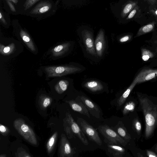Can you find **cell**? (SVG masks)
<instances>
[{
    "instance_id": "7c38bea8",
    "label": "cell",
    "mask_w": 157,
    "mask_h": 157,
    "mask_svg": "<svg viewBox=\"0 0 157 157\" xmlns=\"http://www.w3.org/2000/svg\"><path fill=\"white\" fill-rule=\"evenodd\" d=\"M95 47L97 55L102 56L105 48V39L104 33L102 30L99 31L94 41Z\"/></svg>"
},
{
    "instance_id": "e0dca14e",
    "label": "cell",
    "mask_w": 157,
    "mask_h": 157,
    "mask_svg": "<svg viewBox=\"0 0 157 157\" xmlns=\"http://www.w3.org/2000/svg\"><path fill=\"white\" fill-rule=\"evenodd\" d=\"M68 103L73 110L81 114L86 115L89 118H90L89 112L82 102H77L74 100H72L69 101Z\"/></svg>"
},
{
    "instance_id": "d6986e66",
    "label": "cell",
    "mask_w": 157,
    "mask_h": 157,
    "mask_svg": "<svg viewBox=\"0 0 157 157\" xmlns=\"http://www.w3.org/2000/svg\"><path fill=\"white\" fill-rule=\"evenodd\" d=\"M109 152L114 157H122L125 153V150L118 144H108Z\"/></svg>"
},
{
    "instance_id": "603a6c76",
    "label": "cell",
    "mask_w": 157,
    "mask_h": 157,
    "mask_svg": "<svg viewBox=\"0 0 157 157\" xmlns=\"http://www.w3.org/2000/svg\"><path fill=\"white\" fill-rule=\"evenodd\" d=\"M142 12L138 5H136L127 16L126 20L136 21L140 17Z\"/></svg>"
},
{
    "instance_id": "83f0119b",
    "label": "cell",
    "mask_w": 157,
    "mask_h": 157,
    "mask_svg": "<svg viewBox=\"0 0 157 157\" xmlns=\"http://www.w3.org/2000/svg\"><path fill=\"white\" fill-rule=\"evenodd\" d=\"M39 0H26L24 4V10H26L30 8Z\"/></svg>"
},
{
    "instance_id": "ffe728a7",
    "label": "cell",
    "mask_w": 157,
    "mask_h": 157,
    "mask_svg": "<svg viewBox=\"0 0 157 157\" xmlns=\"http://www.w3.org/2000/svg\"><path fill=\"white\" fill-rule=\"evenodd\" d=\"M83 86L85 87L93 92L100 91L103 89V86L101 83L95 80L88 81Z\"/></svg>"
},
{
    "instance_id": "5bb4252c",
    "label": "cell",
    "mask_w": 157,
    "mask_h": 157,
    "mask_svg": "<svg viewBox=\"0 0 157 157\" xmlns=\"http://www.w3.org/2000/svg\"><path fill=\"white\" fill-rule=\"evenodd\" d=\"M60 77H55L51 81L54 83V88L59 94L63 93L67 89L69 85L68 80Z\"/></svg>"
},
{
    "instance_id": "8d00e7d4",
    "label": "cell",
    "mask_w": 157,
    "mask_h": 157,
    "mask_svg": "<svg viewBox=\"0 0 157 157\" xmlns=\"http://www.w3.org/2000/svg\"><path fill=\"white\" fill-rule=\"evenodd\" d=\"M10 1H11V2H13L16 4L18 2V0H9Z\"/></svg>"
},
{
    "instance_id": "d590c367",
    "label": "cell",
    "mask_w": 157,
    "mask_h": 157,
    "mask_svg": "<svg viewBox=\"0 0 157 157\" xmlns=\"http://www.w3.org/2000/svg\"><path fill=\"white\" fill-rule=\"evenodd\" d=\"M0 131L1 132H4L6 131V128L2 125L0 126Z\"/></svg>"
},
{
    "instance_id": "cb8c5ba5",
    "label": "cell",
    "mask_w": 157,
    "mask_h": 157,
    "mask_svg": "<svg viewBox=\"0 0 157 157\" xmlns=\"http://www.w3.org/2000/svg\"><path fill=\"white\" fill-rule=\"evenodd\" d=\"M121 123L119 122L118 124L114 127L116 132L126 142L128 141L131 138L127 132L126 129L121 125Z\"/></svg>"
},
{
    "instance_id": "d6a6232c",
    "label": "cell",
    "mask_w": 157,
    "mask_h": 157,
    "mask_svg": "<svg viewBox=\"0 0 157 157\" xmlns=\"http://www.w3.org/2000/svg\"><path fill=\"white\" fill-rule=\"evenodd\" d=\"M50 103V100L48 98H46L43 102V105L44 107H46L48 106Z\"/></svg>"
},
{
    "instance_id": "d4e9b609",
    "label": "cell",
    "mask_w": 157,
    "mask_h": 157,
    "mask_svg": "<svg viewBox=\"0 0 157 157\" xmlns=\"http://www.w3.org/2000/svg\"><path fill=\"white\" fill-rule=\"evenodd\" d=\"M138 5V2L136 0L128 1L125 5L122 11V15L124 17L128 16L133 8Z\"/></svg>"
},
{
    "instance_id": "3957f363",
    "label": "cell",
    "mask_w": 157,
    "mask_h": 157,
    "mask_svg": "<svg viewBox=\"0 0 157 157\" xmlns=\"http://www.w3.org/2000/svg\"><path fill=\"white\" fill-rule=\"evenodd\" d=\"M43 70L46 78L60 77L78 72L81 70L79 67L72 65L44 67Z\"/></svg>"
},
{
    "instance_id": "f35d334b",
    "label": "cell",
    "mask_w": 157,
    "mask_h": 157,
    "mask_svg": "<svg viewBox=\"0 0 157 157\" xmlns=\"http://www.w3.org/2000/svg\"><path fill=\"white\" fill-rule=\"evenodd\" d=\"M156 151H157V146L156 147Z\"/></svg>"
},
{
    "instance_id": "e575fe53",
    "label": "cell",
    "mask_w": 157,
    "mask_h": 157,
    "mask_svg": "<svg viewBox=\"0 0 157 157\" xmlns=\"http://www.w3.org/2000/svg\"><path fill=\"white\" fill-rule=\"evenodd\" d=\"M0 19L1 21L4 24L6 25L7 24L6 22L3 17V15H2L1 12L0 13Z\"/></svg>"
},
{
    "instance_id": "44dd1931",
    "label": "cell",
    "mask_w": 157,
    "mask_h": 157,
    "mask_svg": "<svg viewBox=\"0 0 157 157\" xmlns=\"http://www.w3.org/2000/svg\"><path fill=\"white\" fill-rule=\"evenodd\" d=\"M136 83L137 82L135 78L130 85L117 100V103L119 106L122 105L124 104Z\"/></svg>"
},
{
    "instance_id": "7a4b0ae2",
    "label": "cell",
    "mask_w": 157,
    "mask_h": 157,
    "mask_svg": "<svg viewBox=\"0 0 157 157\" xmlns=\"http://www.w3.org/2000/svg\"><path fill=\"white\" fill-rule=\"evenodd\" d=\"M23 47L21 43L14 39L1 40L0 53L3 58H12L22 51Z\"/></svg>"
},
{
    "instance_id": "8fae6325",
    "label": "cell",
    "mask_w": 157,
    "mask_h": 157,
    "mask_svg": "<svg viewBox=\"0 0 157 157\" xmlns=\"http://www.w3.org/2000/svg\"><path fill=\"white\" fill-rule=\"evenodd\" d=\"M83 40L87 51L93 55H97L93 36L89 31L85 32L83 35Z\"/></svg>"
},
{
    "instance_id": "1f68e13d",
    "label": "cell",
    "mask_w": 157,
    "mask_h": 157,
    "mask_svg": "<svg viewBox=\"0 0 157 157\" xmlns=\"http://www.w3.org/2000/svg\"><path fill=\"white\" fill-rule=\"evenodd\" d=\"M147 155L149 157H156L157 155L153 152L147 150Z\"/></svg>"
},
{
    "instance_id": "ac0fdd59",
    "label": "cell",
    "mask_w": 157,
    "mask_h": 157,
    "mask_svg": "<svg viewBox=\"0 0 157 157\" xmlns=\"http://www.w3.org/2000/svg\"><path fill=\"white\" fill-rule=\"evenodd\" d=\"M52 7L51 4L49 2L43 1L38 3L30 11L32 14H40L49 10Z\"/></svg>"
},
{
    "instance_id": "4fadbf2b",
    "label": "cell",
    "mask_w": 157,
    "mask_h": 157,
    "mask_svg": "<svg viewBox=\"0 0 157 157\" xmlns=\"http://www.w3.org/2000/svg\"><path fill=\"white\" fill-rule=\"evenodd\" d=\"M17 129L26 139L28 141L32 143L31 138L33 141L34 144L36 143V140L35 136V134L33 131L29 127L25 124L23 123L20 126V127L17 126Z\"/></svg>"
},
{
    "instance_id": "2e32d148",
    "label": "cell",
    "mask_w": 157,
    "mask_h": 157,
    "mask_svg": "<svg viewBox=\"0 0 157 157\" xmlns=\"http://www.w3.org/2000/svg\"><path fill=\"white\" fill-rule=\"evenodd\" d=\"M142 13H146L150 10L157 9V0H136Z\"/></svg>"
},
{
    "instance_id": "30bf717a",
    "label": "cell",
    "mask_w": 157,
    "mask_h": 157,
    "mask_svg": "<svg viewBox=\"0 0 157 157\" xmlns=\"http://www.w3.org/2000/svg\"><path fill=\"white\" fill-rule=\"evenodd\" d=\"M20 40L32 53H37L35 45L29 34L25 31L21 29L19 33Z\"/></svg>"
},
{
    "instance_id": "6da1fadb",
    "label": "cell",
    "mask_w": 157,
    "mask_h": 157,
    "mask_svg": "<svg viewBox=\"0 0 157 157\" xmlns=\"http://www.w3.org/2000/svg\"><path fill=\"white\" fill-rule=\"evenodd\" d=\"M138 96L145 119V136L148 138L157 126V103H154L152 100L147 96L138 95Z\"/></svg>"
},
{
    "instance_id": "4316f807",
    "label": "cell",
    "mask_w": 157,
    "mask_h": 157,
    "mask_svg": "<svg viewBox=\"0 0 157 157\" xmlns=\"http://www.w3.org/2000/svg\"><path fill=\"white\" fill-rule=\"evenodd\" d=\"M135 107V103L132 101L127 103L124 107L123 113L124 115L132 111Z\"/></svg>"
},
{
    "instance_id": "277c9868",
    "label": "cell",
    "mask_w": 157,
    "mask_h": 157,
    "mask_svg": "<svg viewBox=\"0 0 157 157\" xmlns=\"http://www.w3.org/2000/svg\"><path fill=\"white\" fill-rule=\"evenodd\" d=\"M100 133L107 140L108 143L121 144L125 146L127 142L121 137L114 130L106 125L98 126V128Z\"/></svg>"
},
{
    "instance_id": "f1b7e54d",
    "label": "cell",
    "mask_w": 157,
    "mask_h": 157,
    "mask_svg": "<svg viewBox=\"0 0 157 157\" xmlns=\"http://www.w3.org/2000/svg\"><path fill=\"white\" fill-rule=\"evenodd\" d=\"M56 135V134L54 135L49 139L48 144H47V148L48 151H50L52 149V147L54 145L55 142V138Z\"/></svg>"
},
{
    "instance_id": "9c48e42d",
    "label": "cell",
    "mask_w": 157,
    "mask_h": 157,
    "mask_svg": "<svg viewBox=\"0 0 157 157\" xmlns=\"http://www.w3.org/2000/svg\"><path fill=\"white\" fill-rule=\"evenodd\" d=\"M157 76V69H144L141 70L135 78L137 83L151 80Z\"/></svg>"
},
{
    "instance_id": "74e56055",
    "label": "cell",
    "mask_w": 157,
    "mask_h": 157,
    "mask_svg": "<svg viewBox=\"0 0 157 157\" xmlns=\"http://www.w3.org/2000/svg\"><path fill=\"white\" fill-rule=\"evenodd\" d=\"M154 43H155V44H157V40L155 41L154 42Z\"/></svg>"
},
{
    "instance_id": "8992f818",
    "label": "cell",
    "mask_w": 157,
    "mask_h": 157,
    "mask_svg": "<svg viewBox=\"0 0 157 157\" xmlns=\"http://www.w3.org/2000/svg\"><path fill=\"white\" fill-rule=\"evenodd\" d=\"M67 120L69 124L72 132L81 140L83 144L85 145L88 144V141L85 135V134L82 130L81 128L78 124L75 122L69 113L67 115Z\"/></svg>"
},
{
    "instance_id": "4dcf8cb0",
    "label": "cell",
    "mask_w": 157,
    "mask_h": 157,
    "mask_svg": "<svg viewBox=\"0 0 157 157\" xmlns=\"http://www.w3.org/2000/svg\"><path fill=\"white\" fill-rule=\"evenodd\" d=\"M131 37L132 36L130 35H125L121 38L119 41L121 43L125 42L129 40Z\"/></svg>"
},
{
    "instance_id": "7402d4cb",
    "label": "cell",
    "mask_w": 157,
    "mask_h": 157,
    "mask_svg": "<svg viewBox=\"0 0 157 157\" xmlns=\"http://www.w3.org/2000/svg\"><path fill=\"white\" fill-rule=\"evenodd\" d=\"M62 141V153L63 156L72 157L75 153V151L70 146L69 142L67 139L63 138Z\"/></svg>"
},
{
    "instance_id": "836d02e7",
    "label": "cell",
    "mask_w": 157,
    "mask_h": 157,
    "mask_svg": "<svg viewBox=\"0 0 157 157\" xmlns=\"http://www.w3.org/2000/svg\"><path fill=\"white\" fill-rule=\"evenodd\" d=\"M7 2L11 10L13 12H15V9L11 3L9 1H7Z\"/></svg>"
},
{
    "instance_id": "9a60e30c",
    "label": "cell",
    "mask_w": 157,
    "mask_h": 157,
    "mask_svg": "<svg viewBox=\"0 0 157 157\" xmlns=\"http://www.w3.org/2000/svg\"><path fill=\"white\" fill-rule=\"evenodd\" d=\"M157 30V20H154L143 25L139 29L135 37H137Z\"/></svg>"
},
{
    "instance_id": "484cf974",
    "label": "cell",
    "mask_w": 157,
    "mask_h": 157,
    "mask_svg": "<svg viewBox=\"0 0 157 157\" xmlns=\"http://www.w3.org/2000/svg\"><path fill=\"white\" fill-rule=\"evenodd\" d=\"M141 51L142 58L144 61H147L150 59L152 58L154 56L153 53L146 48H142Z\"/></svg>"
},
{
    "instance_id": "5b68a950",
    "label": "cell",
    "mask_w": 157,
    "mask_h": 157,
    "mask_svg": "<svg viewBox=\"0 0 157 157\" xmlns=\"http://www.w3.org/2000/svg\"><path fill=\"white\" fill-rule=\"evenodd\" d=\"M77 122L84 133L89 139L96 143L99 146L101 145L102 142L96 130L82 118H77Z\"/></svg>"
},
{
    "instance_id": "ba28073f",
    "label": "cell",
    "mask_w": 157,
    "mask_h": 157,
    "mask_svg": "<svg viewBox=\"0 0 157 157\" xmlns=\"http://www.w3.org/2000/svg\"><path fill=\"white\" fill-rule=\"evenodd\" d=\"M71 46L70 42H66L55 46L50 51L51 58L56 59L64 55L69 50Z\"/></svg>"
},
{
    "instance_id": "f546056e",
    "label": "cell",
    "mask_w": 157,
    "mask_h": 157,
    "mask_svg": "<svg viewBox=\"0 0 157 157\" xmlns=\"http://www.w3.org/2000/svg\"><path fill=\"white\" fill-rule=\"evenodd\" d=\"M134 128L138 132H140L141 129V125L140 123L137 120L134 121Z\"/></svg>"
},
{
    "instance_id": "52a82bcc",
    "label": "cell",
    "mask_w": 157,
    "mask_h": 157,
    "mask_svg": "<svg viewBox=\"0 0 157 157\" xmlns=\"http://www.w3.org/2000/svg\"><path fill=\"white\" fill-rule=\"evenodd\" d=\"M77 98L84 104L91 114L96 118H100L101 111L99 108L95 103L83 96H78Z\"/></svg>"
}]
</instances>
